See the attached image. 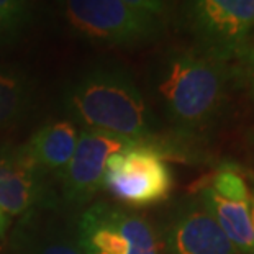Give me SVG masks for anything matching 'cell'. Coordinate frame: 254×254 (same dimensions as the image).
I'll list each match as a JSON object with an SVG mask.
<instances>
[{"label": "cell", "instance_id": "cell-1", "mask_svg": "<svg viewBox=\"0 0 254 254\" xmlns=\"http://www.w3.org/2000/svg\"><path fill=\"white\" fill-rule=\"evenodd\" d=\"M230 72L226 63L205 53H172L161 66L158 92L171 125L195 136L213 125L223 107Z\"/></svg>", "mask_w": 254, "mask_h": 254}, {"label": "cell", "instance_id": "cell-2", "mask_svg": "<svg viewBox=\"0 0 254 254\" xmlns=\"http://www.w3.org/2000/svg\"><path fill=\"white\" fill-rule=\"evenodd\" d=\"M66 105L84 128L153 143L149 107L134 80L122 69L99 67L82 74L67 89Z\"/></svg>", "mask_w": 254, "mask_h": 254}, {"label": "cell", "instance_id": "cell-3", "mask_svg": "<svg viewBox=\"0 0 254 254\" xmlns=\"http://www.w3.org/2000/svg\"><path fill=\"white\" fill-rule=\"evenodd\" d=\"M63 18L77 35L107 46H133L159 33V18L123 0H56Z\"/></svg>", "mask_w": 254, "mask_h": 254}, {"label": "cell", "instance_id": "cell-4", "mask_svg": "<svg viewBox=\"0 0 254 254\" xmlns=\"http://www.w3.org/2000/svg\"><path fill=\"white\" fill-rule=\"evenodd\" d=\"M102 189L129 207H148L169 197L172 172L158 146L131 141L107 161Z\"/></svg>", "mask_w": 254, "mask_h": 254}, {"label": "cell", "instance_id": "cell-5", "mask_svg": "<svg viewBox=\"0 0 254 254\" xmlns=\"http://www.w3.org/2000/svg\"><path fill=\"white\" fill-rule=\"evenodd\" d=\"M75 225L85 254H161L159 236L149 221L117 205H90Z\"/></svg>", "mask_w": 254, "mask_h": 254}, {"label": "cell", "instance_id": "cell-6", "mask_svg": "<svg viewBox=\"0 0 254 254\" xmlns=\"http://www.w3.org/2000/svg\"><path fill=\"white\" fill-rule=\"evenodd\" d=\"M184 10L202 53L223 63L236 56L254 28V0H184Z\"/></svg>", "mask_w": 254, "mask_h": 254}, {"label": "cell", "instance_id": "cell-7", "mask_svg": "<svg viewBox=\"0 0 254 254\" xmlns=\"http://www.w3.org/2000/svg\"><path fill=\"white\" fill-rule=\"evenodd\" d=\"M128 143L131 141L100 129H80L72 158L59 172L64 202L71 207L89 203L102 189L107 161Z\"/></svg>", "mask_w": 254, "mask_h": 254}, {"label": "cell", "instance_id": "cell-8", "mask_svg": "<svg viewBox=\"0 0 254 254\" xmlns=\"http://www.w3.org/2000/svg\"><path fill=\"white\" fill-rule=\"evenodd\" d=\"M51 205H58L55 192L23 146L0 148V210L7 217H23Z\"/></svg>", "mask_w": 254, "mask_h": 254}, {"label": "cell", "instance_id": "cell-9", "mask_svg": "<svg viewBox=\"0 0 254 254\" xmlns=\"http://www.w3.org/2000/svg\"><path fill=\"white\" fill-rule=\"evenodd\" d=\"M166 254H240L202 200H186L164 231Z\"/></svg>", "mask_w": 254, "mask_h": 254}, {"label": "cell", "instance_id": "cell-10", "mask_svg": "<svg viewBox=\"0 0 254 254\" xmlns=\"http://www.w3.org/2000/svg\"><path fill=\"white\" fill-rule=\"evenodd\" d=\"M8 254H85L77 225L59 212V203L21 217L12 231Z\"/></svg>", "mask_w": 254, "mask_h": 254}, {"label": "cell", "instance_id": "cell-11", "mask_svg": "<svg viewBox=\"0 0 254 254\" xmlns=\"http://www.w3.org/2000/svg\"><path fill=\"white\" fill-rule=\"evenodd\" d=\"M77 138V128L72 122L59 120L41 127L23 148L41 172L59 174L71 161Z\"/></svg>", "mask_w": 254, "mask_h": 254}, {"label": "cell", "instance_id": "cell-12", "mask_svg": "<svg viewBox=\"0 0 254 254\" xmlns=\"http://www.w3.org/2000/svg\"><path fill=\"white\" fill-rule=\"evenodd\" d=\"M198 198L236 251L241 254H254V230L250 218V203L233 202L221 197L210 186L200 190Z\"/></svg>", "mask_w": 254, "mask_h": 254}, {"label": "cell", "instance_id": "cell-13", "mask_svg": "<svg viewBox=\"0 0 254 254\" xmlns=\"http://www.w3.org/2000/svg\"><path fill=\"white\" fill-rule=\"evenodd\" d=\"M33 99V87L26 75L0 64V128L12 125L25 115Z\"/></svg>", "mask_w": 254, "mask_h": 254}, {"label": "cell", "instance_id": "cell-14", "mask_svg": "<svg viewBox=\"0 0 254 254\" xmlns=\"http://www.w3.org/2000/svg\"><path fill=\"white\" fill-rule=\"evenodd\" d=\"M215 192L220 193L221 197L233 200V202H246L250 203L251 190L248 187L245 177L240 174L238 167L233 164H223L215 172L212 177V182L208 184Z\"/></svg>", "mask_w": 254, "mask_h": 254}, {"label": "cell", "instance_id": "cell-15", "mask_svg": "<svg viewBox=\"0 0 254 254\" xmlns=\"http://www.w3.org/2000/svg\"><path fill=\"white\" fill-rule=\"evenodd\" d=\"M30 17L23 0H0V36L13 35L28 23Z\"/></svg>", "mask_w": 254, "mask_h": 254}, {"label": "cell", "instance_id": "cell-16", "mask_svg": "<svg viewBox=\"0 0 254 254\" xmlns=\"http://www.w3.org/2000/svg\"><path fill=\"white\" fill-rule=\"evenodd\" d=\"M233 59L238 61L235 75L241 82L248 84L251 94L254 95V33L248 36L245 45L240 48V51L236 53Z\"/></svg>", "mask_w": 254, "mask_h": 254}, {"label": "cell", "instance_id": "cell-17", "mask_svg": "<svg viewBox=\"0 0 254 254\" xmlns=\"http://www.w3.org/2000/svg\"><path fill=\"white\" fill-rule=\"evenodd\" d=\"M123 2L128 3L129 7L139 10V12L148 13L154 18H159L161 15L166 13L169 0H123Z\"/></svg>", "mask_w": 254, "mask_h": 254}, {"label": "cell", "instance_id": "cell-18", "mask_svg": "<svg viewBox=\"0 0 254 254\" xmlns=\"http://www.w3.org/2000/svg\"><path fill=\"white\" fill-rule=\"evenodd\" d=\"M26 7L30 8V12H33V10H38V8H45L46 5H51L55 3L56 5V0H23Z\"/></svg>", "mask_w": 254, "mask_h": 254}, {"label": "cell", "instance_id": "cell-19", "mask_svg": "<svg viewBox=\"0 0 254 254\" xmlns=\"http://www.w3.org/2000/svg\"><path fill=\"white\" fill-rule=\"evenodd\" d=\"M7 226H8V217L0 210V240H2V236L7 231Z\"/></svg>", "mask_w": 254, "mask_h": 254}, {"label": "cell", "instance_id": "cell-20", "mask_svg": "<svg viewBox=\"0 0 254 254\" xmlns=\"http://www.w3.org/2000/svg\"><path fill=\"white\" fill-rule=\"evenodd\" d=\"M250 218H251V225L254 230V192L251 193V198H250Z\"/></svg>", "mask_w": 254, "mask_h": 254}]
</instances>
